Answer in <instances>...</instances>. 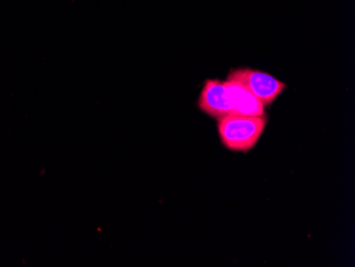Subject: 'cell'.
Wrapping results in <instances>:
<instances>
[{
    "instance_id": "cell-3",
    "label": "cell",
    "mask_w": 355,
    "mask_h": 267,
    "mask_svg": "<svg viewBox=\"0 0 355 267\" xmlns=\"http://www.w3.org/2000/svg\"><path fill=\"white\" fill-rule=\"evenodd\" d=\"M228 80L237 81L244 85L264 105L276 101L286 87L272 76L250 69H235L229 75Z\"/></svg>"
},
{
    "instance_id": "cell-1",
    "label": "cell",
    "mask_w": 355,
    "mask_h": 267,
    "mask_svg": "<svg viewBox=\"0 0 355 267\" xmlns=\"http://www.w3.org/2000/svg\"><path fill=\"white\" fill-rule=\"evenodd\" d=\"M263 117L227 115L218 119V132L223 146L234 151H248L257 145L266 127Z\"/></svg>"
},
{
    "instance_id": "cell-2",
    "label": "cell",
    "mask_w": 355,
    "mask_h": 267,
    "mask_svg": "<svg viewBox=\"0 0 355 267\" xmlns=\"http://www.w3.org/2000/svg\"><path fill=\"white\" fill-rule=\"evenodd\" d=\"M197 105L201 111L217 119L236 113V99L228 81H205Z\"/></svg>"
},
{
    "instance_id": "cell-4",
    "label": "cell",
    "mask_w": 355,
    "mask_h": 267,
    "mask_svg": "<svg viewBox=\"0 0 355 267\" xmlns=\"http://www.w3.org/2000/svg\"><path fill=\"white\" fill-rule=\"evenodd\" d=\"M236 99V113L241 117H263L264 105L244 85L234 80H227Z\"/></svg>"
}]
</instances>
